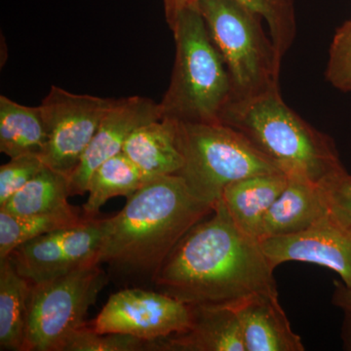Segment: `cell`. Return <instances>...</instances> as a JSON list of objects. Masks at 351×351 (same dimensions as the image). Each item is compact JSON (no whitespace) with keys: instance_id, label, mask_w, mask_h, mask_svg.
Wrapping results in <instances>:
<instances>
[{"instance_id":"cell-29","label":"cell","mask_w":351,"mask_h":351,"mask_svg":"<svg viewBox=\"0 0 351 351\" xmlns=\"http://www.w3.org/2000/svg\"><path fill=\"white\" fill-rule=\"evenodd\" d=\"M332 302L345 311H351V288L343 283L336 282Z\"/></svg>"},{"instance_id":"cell-10","label":"cell","mask_w":351,"mask_h":351,"mask_svg":"<svg viewBox=\"0 0 351 351\" xmlns=\"http://www.w3.org/2000/svg\"><path fill=\"white\" fill-rule=\"evenodd\" d=\"M191 307L158 291L124 289L108 298L88 323L98 334H123L152 341L188 329Z\"/></svg>"},{"instance_id":"cell-20","label":"cell","mask_w":351,"mask_h":351,"mask_svg":"<svg viewBox=\"0 0 351 351\" xmlns=\"http://www.w3.org/2000/svg\"><path fill=\"white\" fill-rule=\"evenodd\" d=\"M29 291L9 258L0 260V350H24Z\"/></svg>"},{"instance_id":"cell-30","label":"cell","mask_w":351,"mask_h":351,"mask_svg":"<svg viewBox=\"0 0 351 351\" xmlns=\"http://www.w3.org/2000/svg\"><path fill=\"white\" fill-rule=\"evenodd\" d=\"M345 313L346 317L343 321L341 337H343L345 350L351 351V311H345Z\"/></svg>"},{"instance_id":"cell-3","label":"cell","mask_w":351,"mask_h":351,"mask_svg":"<svg viewBox=\"0 0 351 351\" xmlns=\"http://www.w3.org/2000/svg\"><path fill=\"white\" fill-rule=\"evenodd\" d=\"M221 123L243 134L289 177L320 184L346 172L334 140L289 107L279 88L232 99Z\"/></svg>"},{"instance_id":"cell-5","label":"cell","mask_w":351,"mask_h":351,"mask_svg":"<svg viewBox=\"0 0 351 351\" xmlns=\"http://www.w3.org/2000/svg\"><path fill=\"white\" fill-rule=\"evenodd\" d=\"M178 144L184 164L177 175L196 197L213 206L232 182L284 173L243 134L225 124L178 122Z\"/></svg>"},{"instance_id":"cell-21","label":"cell","mask_w":351,"mask_h":351,"mask_svg":"<svg viewBox=\"0 0 351 351\" xmlns=\"http://www.w3.org/2000/svg\"><path fill=\"white\" fill-rule=\"evenodd\" d=\"M152 178L147 177L123 152L101 164L88 182L83 216L95 218L108 200L117 196L129 198Z\"/></svg>"},{"instance_id":"cell-15","label":"cell","mask_w":351,"mask_h":351,"mask_svg":"<svg viewBox=\"0 0 351 351\" xmlns=\"http://www.w3.org/2000/svg\"><path fill=\"white\" fill-rule=\"evenodd\" d=\"M328 211L329 206L320 184L288 176L285 189L263 219L258 241L304 232Z\"/></svg>"},{"instance_id":"cell-23","label":"cell","mask_w":351,"mask_h":351,"mask_svg":"<svg viewBox=\"0 0 351 351\" xmlns=\"http://www.w3.org/2000/svg\"><path fill=\"white\" fill-rule=\"evenodd\" d=\"M252 12L260 16L267 27L271 40L281 57L294 43L297 18L294 0H237Z\"/></svg>"},{"instance_id":"cell-13","label":"cell","mask_w":351,"mask_h":351,"mask_svg":"<svg viewBox=\"0 0 351 351\" xmlns=\"http://www.w3.org/2000/svg\"><path fill=\"white\" fill-rule=\"evenodd\" d=\"M191 307L188 329L151 341V351H246L233 309Z\"/></svg>"},{"instance_id":"cell-24","label":"cell","mask_w":351,"mask_h":351,"mask_svg":"<svg viewBox=\"0 0 351 351\" xmlns=\"http://www.w3.org/2000/svg\"><path fill=\"white\" fill-rule=\"evenodd\" d=\"M62 351H149V341L123 334H98L88 323L69 337Z\"/></svg>"},{"instance_id":"cell-1","label":"cell","mask_w":351,"mask_h":351,"mask_svg":"<svg viewBox=\"0 0 351 351\" xmlns=\"http://www.w3.org/2000/svg\"><path fill=\"white\" fill-rule=\"evenodd\" d=\"M274 270L258 241L240 232L221 198L176 245L152 283L189 306L234 311L254 295H278Z\"/></svg>"},{"instance_id":"cell-7","label":"cell","mask_w":351,"mask_h":351,"mask_svg":"<svg viewBox=\"0 0 351 351\" xmlns=\"http://www.w3.org/2000/svg\"><path fill=\"white\" fill-rule=\"evenodd\" d=\"M101 265H91L44 282L31 284L23 351H62L87 324L90 307L107 285Z\"/></svg>"},{"instance_id":"cell-22","label":"cell","mask_w":351,"mask_h":351,"mask_svg":"<svg viewBox=\"0 0 351 351\" xmlns=\"http://www.w3.org/2000/svg\"><path fill=\"white\" fill-rule=\"evenodd\" d=\"M84 216L77 213L43 215L22 217L0 209V260L10 254L25 242L62 228L78 225Z\"/></svg>"},{"instance_id":"cell-25","label":"cell","mask_w":351,"mask_h":351,"mask_svg":"<svg viewBox=\"0 0 351 351\" xmlns=\"http://www.w3.org/2000/svg\"><path fill=\"white\" fill-rule=\"evenodd\" d=\"M325 77L336 89L351 91V20L346 21L335 32Z\"/></svg>"},{"instance_id":"cell-26","label":"cell","mask_w":351,"mask_h":351,"mask_svg":"<svg viewBox=\"0 0 351 351\" xmlns=\"http://www.w3.org/2000/svg\"><path fill=\"white\" fill-rule=\"evenodd\" d=\"M38 154L13 157L0 167V207L45 167Z\"/></svg>"},{"instance_id":"cell-19","label":"cell","mask_w":351,"mask_h":351,"mask_svg":"<svg viewBox=\"0 0 351 351\" xmlns=\"http://www.w3.org/2000/svg\"><path fill=\"white\" fill-rule=\"evenodd\" d=\"M69 196L68 176L45 166L0 209L22 217L75 213Z\"/></svg>"},{"instance_id":"cell-4","label":"cell","mask_w":351,"mask_h":351,"mask_svg":"<svg viewBox=\"0 0 351 351\" xmlns=\"http://www.w3.org/2000/svg\"><path fill=\"white\" fill-rule=\"evenodd\" d=\"M175 62L169 86L159 103L161 119L186 123H221L232 99L230 75L197 8L180 15L172 29Z\"/></svg>"},{"instance_id":"cell-6","label":"cell","mask_w":351,"mask_h":351,"mask_svg":"<svg viewBox=\"0 0 351 351\" xmlns=\"http://www.w3.org/2000/svg\"><path fill=\"white\" fill-rule=\"evenodd\" d=\"M198 10L225 62L232 99L278 89L282 57L265 34L260 16L237 0H201Z\"/></svg>"},{"instance_id":"cell-11","label":"cell","mask_w":351,"mask_h":351,"mask_svg":"<svg viewBox=\"0 0 351 351\" xmlns=\"http://www.w3.org/2000/svg\"><path fill=\"white\" fill-rule=\"evenodd\" d=\"M258 243L274 269L286 262L316 263L337 272L351 288V223L332 210L304 232Z\"/></svg>"},{"instance_id":"cell-8","label":"cell","mask_w":351,"mask_h":351,"mask_svg":"<svg viewBox=\"0 0 351 351\" xmlns=\"http://www.w3.org/2000/svg\"><path fill=\"white\" fill-rule=\"evenodd\" d=\"M114 101L53 85L40 105L48 131L44 164L71 177Z\"/></svg>"},{"instance_id":"cell-12","label":"cell","mask_w":351,"mask_h":351,"mask_svg":"<svg viewBox=\"0 0 351 351\" xmlns=\"http://www.w3.org/2000/svg\"><path fill=\"white\" fill-rule=\"evenodd\" d=\"M159 119V103L152 99L142 96L115 99L82 160L69 177V195H85L94 171L110 157L123 152L126 141L136 129Z\"/></svg>"},{"instance_id":"cell-28","label":"cell","mask_w":351,"mask_h":351,"mask_svg":"<svg viewBox=\"0 0 351 351\" xmlns=\"http://www.w3.org/2000/svg\"><path fill=\"white\" fill-rule=\"evenodd\" d=\"M201 0H163L166 21L171 29L174 27L180 15L191 8H197Z\"/></svg>"},{"instance_id":"cell-9","label":"cell","mask_w":351,"mask_h":351,"mask_svg":"<svg viewBox=\"0 0 351 351\" xmlns=\"http://www.w3.org/2000/svg\"><path fill=\"white\" fill-rule=\"evenodd\" d=\"M108 218H87L20 245L9 256L20 276L31 284L44 282L98 262Z\"/></svg>"},{"instance_id":"cell-27","label":"cell","mask_w":351,"mask_h":351,"mask_svg":"<svg viewBox=\"0 0 351 351\" xmlns=\"http://www.w3.org/2000/svg\"><path fill=\"white\" fill-rule=\"evenodd\" d=\"M320 186L329 209L351 223V175L343 173L323 182Z\"/></svg>"},{"instance_id":"cell-18","label":"cell","mask_w":351,"mask_h":351,"mask_svg":"<svg viewBox=\"0 0 351 351\" xmlns=\"http://www.w3.org/2000/svg\"><path fill=\"white\" fill-rule=\"evenodd\" d=\"M47 142V127L40 106L27 107L1 95L0 152L10 158L24 154L41 156Z\"/></svg>"},{"instance_id":"cell-17","label":"cell","mask_w":351,"mask_h":351,"mask_svg":"<svg viewBox=\"0 0 351 351\" xmlns=\"http://www.w3.org/2000/svg\"><path fill=\"white\" fill-rule=\"evenodd\" d=\"M123 152L147 177L177 175L184 164L178 144V121L159 119L138 127Z\"/></svg>"},{"instance_id":"cell-2","label":"cell","mask_w":351,"mask_h":351,"mask_svg":"<svg viewBox=\"0 0 351 351\" xmlns=\"http://www.w3.org/2000/svg\"><path fill=\"white\" fill-rule=\"evenodd\" d=\"M213 210L179 175L152 178L127 198L119 214L108 218L98 262L154 281L176 245Z\"/></svg>"},{"instance_id":"cell-16","label":"cell","mask_w":351,"mask_h":351,"mask_svg":"<svg viewBox=\"0 0 351 351\" xmlns=\"http://www.w3.org/2000/svg\"><path fill=\"white\" fill-rule=\"evenodd\" d=\"M287 182L285 173H276L245 178L223 189L221 200L240 232L258 241L263 219Z\"/></svg>"},{"instance_id":"cell-14","label":"cell","mask_w":351,"mask_h":351,"mask_svg":"<svg viewBox=\"0 0 351 351\" xmlns=\"http://www.w3.org/2000/svg\"><path fill=\"white\" fill-rule=\"evenodd\" d=\"M246 351H304L279 304L278 295H254L234 309Z\"/></svg>"}]
</instances>
